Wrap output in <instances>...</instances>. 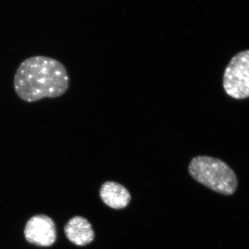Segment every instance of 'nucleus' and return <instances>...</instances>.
Segmentation results:
<instances>
[{
    "label": "nucleus",
    "mask_w": 249,
    "mask_h": 249,
    "mask_svg": "<svg viewBox=\"0 0 249 249\" xmlns=\"http://www.w3.org/2000/svg\"><path fill=\"white\" fill-rule=\"evenodd\" d=\"M14 86L21 100L34 103L65 94L70 87V77L66 67L58 60L36 55L19 65L15 74Z\"/></svg>",
    "instance_id": "f257e3e1"
},
{
    "label": "nucleus",
    "mask_w": 249,
    "mask_h": 249,
    "mask_svg": "<svg viewBox=\"0 0 249 249\" xmlns=\"http://www.w3.org/2000/svg\"><path fill=\"white\" fill-rule=\"evenodd\" d=\"M188 171L196 181L220 194L231 196L237 189L235 173L219 159L198 156L192 160Z\"/></svg>",
    "instance_id": "f03ea898"
},
{
    "label": "nucleus",
    "mask_w": 249,
    "mask_h": 249,
    "mask_svg": "<svg viewBox=\"0 0 249 249\" xmlns=\"http://www.w3.org/2000/svg\"><path fill=\"white\" fill-rule=\"evenodd\" d=\"M223 87L235 99L249 97V50L236 54L224 71Z\"/></svg>",
    "instance_id": "7ed1b4c3"
},
{
    "label": "nucleus",
    "mask_w": 249,
    "mask_h": 249,
    "mask_svg": "<svg viewBox=\"0 0 249 249\" xmlns=\"http://www.w3.org/2000/svg\"><path fill=\"white\" fill-rule=\"evenodd\" d=\"M24 234L28 242L37 247H51L56 240V229L53 219L45 214L31 217L26 224Z\"/></svg>",
    "instance_id": "20e7f679"
},
{
    "label": "nucleus",
    "mask_w": 249,
    "mask_h": 249,
    "mask_svg": "<svg viewBox=\"0 0 249 249\" xmlns=\"http://www.w3.org/2000/svg\"><path fill=\"white\" fill-rule=\"evenodd\" d=\"M65 232L68 240L74 245H88L94 240L92 227L88 219L80 216L71 218L65 227Z\"/></svg>",
    "instance_id": "39448f33"
},
{
    "label": "nucleus",
    "mask_w": 249,
    "mask_h": 249,
    "mask_svg": "<svg viewBox=\"0 0 249 249\" xmlns=\"http://www.w3.org/2000/svg\"><path fill=\"white\" fill-rule=\"evenodd\" d=\"M100 196L105 204L114 209L127 207L131 200L129 191L114 181H107L101 186Z\"/></svg>",
    "instance_id": "423d86ee"
}]
</instances>
